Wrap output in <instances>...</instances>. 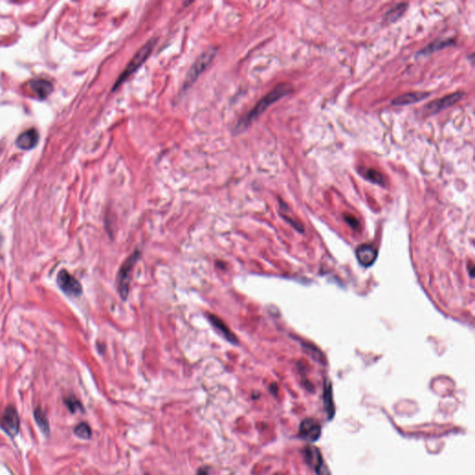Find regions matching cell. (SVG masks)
I'll return each mask as SVG.
<instances>
[{
  "instance_id": "cell-7",
  "label": "cell",
  "mask_w": 475,
  "mask_h": 475,
  "mask_svg": "<svg viewBox=\"0 0 475 475\" xmlns=\"http://www.w3.org/2000/svg\"><path fill=\"white\" fill-rule=\"evenodd\" d=\"M463 96H464L463 92H455L452 94L444 96L441 99L432 101L431 103H429L428 105H426L425 109L430 114L438 113L440 111L447 110V109H449V107L454 105L455 103H457L458 101L462 99Z\"/></svg>"
},
{
  "instance_id": "cell-9",
  "label": "cell",
  "mask_w": 475,
  "mask_h": 475,
  "mask_svg": "<svg viewBox=\"0 0 475 475\" xmlns=\"http://www.w3.org/2000/svg\"><path fill=\"white\" fill-rule=\"evenodd\" d=\"M58 284L60 288L68 295L79 296L82 293V287L79 281L65 270L58 273Z\"/></svg>"
},
{
  "instance_id": "cell-10",
  "label": "cell",
  "mask_w": 475,
  "mask_h": 475,
  "mask_svg": "<svg viewBox=\"0 0 475 475\" xmlns=\"http://www.w3.org/2000/svg\"><path fill=\"white\" fill-rule=\"evenodd\" d=\"M207 318L209 322L211 323L212 326L217 331V333L222 336L223 338L227 341L228 343L232 344H237L239 340L235 333L231 332V330L227 326L226 323L222 320L220 317H217L214 314H208Z\"/></svg>"
},
{
  "instance_id": "cell-26",
  "label": "cell",
  "mask_w": 475,
  "mask_h": 475,
  "mask_svg": "<svg viewBox=\"0 0 475 475\" xmlns=\"http://www.w3.org/2000/svg\"><path fill=\"white\" fill-rule=\"evenodd\" d=\"M146 475H149V474H146Z\"/></svg>"
},
{
  "instance_id": "cell-18",
  "label": "cell",
  "mask_w": 475,
  "mask_h": 475,
  "mask_svg": "<svg viewBox=\"0 0 475 475\" xmlns=\"http://www.w3.org/2000/svg\"><path fill=\"white\" fill-rule=\"evenodd\" d=\"M407 8H408V3H399L397 5L394 6L385 14L386 21L389 23L396 22L407 11Z\"/></svg>"
},
{
  "instance_id": "cell-20",
  "label": "cell",
  "mask_w": 475,
  "mask_h": 475,
  "mask_svg": "<svg viewBox=\"0 0 475 475\" xmlns=\"http://www.w3.org/2000/svg\"><path fill=\"white\" fill-rule=\"evenodd\" d=\"M74 433L76 436L82 439H90L92 435L90 425L85 423H81L74 428Z\"/></svg>"
},
{
  "instance_id": "cell-4",
  "label": "cell",
  "mask_w": 475,
  "mask_h": 475,
  "mask_svg": "<svg viewBox=\"0 0 475 475\" xmlns=\"http://www.w3.org/2000/svg\"><path fill=\"white\" fill-rule=\"evenodd\" d=\"M216 54H217V49L215 48H209L204 52L201 53L196 60L195 63L192 64L190 71L188 72L185 81H184L183 90H188L190 86H191V85L195 83L196 80L199 78V76L203 73V71L210 65Z\"/></svg>"
},
{
  "instance_id": "cell-12",
  "label": "cell",
  "mask_w": 475,
  "mask_h": 475,
  "mask_svg": "<svg viewBox=\"0 0 475 475\" xmlns=\"http://www.w3.org/2000/svg\"><path fill=\"white\" fill-rule=\"evenodd\" d=\"M431 96L430 92L426 91H417V92H409L407 94L399 96L395 100L392 101V105L394 106H407L411 105L414 103H418L424 101Z\"/></svg>"
},
{
  "instance_id": "cell-25",
  "label": "cell",
  "mask_w": 475,
  "mask_h": 475,
  "mask_svg": "<svg viewBox=\"0 0 475 475\" xmlns=\"http://www.w3.org/2000/svg\"><path fill=\"white\" fill-rule=\"evenodd\" d=\"M277 475H280V474H277Z\"/></svg>"
},
{
  "instance_id": "cell-13",
  "label": "cell",
  "mask_w": 475,
  "mask_h": 475,
  "mask_svg": "<svg viewBox=\"0 0 475 475\" xmlns=\"http://www.w3.org/2000/svg\"><path fill=\"white\" fill-rule=\"evenodd\" d=\"M39 135L35 128H31L26 130L25 132L21 133L16 140V145L18 148L21 150H31L35 148L38 143Z\"/></svg>"
},
{
  "instance_id": "cell-22",
  "label": "cell",
  "mask_w": 475,
  "mask_h": 475,
  "mask_svg": "<svg viewBox=\"0 0 475 475\" xmlns=\"http://www.w3.org/2000/svg\"><path fill=\"white\" fill-rule=\"evenodd\" d=\"M344 220L348 223L349 225L354 228H358V227H360L359 225V222L358 221V219L355 217L351 216V215H344Z\"/></svg>"
},
{
  "instance_id": "cell-5",
  "label": "cell",
  "mask_w": 475,
  "mask_h": 475,
  "mask_svg": "<svg viewBox=\"0 0 475 475\" xmlns=\"http://www.w3.org/2000/svg\"><path fill=\"white\" fill-rule=\"evenodd\" d=\"M304 457L306 461L316 471L317 475H332L331 471L325 463L320 451L313 447L308 446L304 449Z\"/></svg>"
},
{
  "instance_id": "cell-23",
  "label": "cell",
  "mask_w": 475,
  "mask_h": 475,
  "mask_svg": "<svg viewBox=\"0 0 475 475\" xmlns=\"http://www.w3.org/2000/svg\"><path fill=\"white\" fill-rule=\"evenodd\" d=\"M209 474V469L207 467H202L200 470H198L197 475H208Z\"/></svg>"
},
{
  "instance_id": "cell-19",
  "label": "cell",
  "mask_w": 475,
  "mask_h": 475,
  "mask_svg": "<svg viewBox=\"0 0 475 475\" xmlns=\"http://www.w3.org/2000/svg\"><path fill=\"white\" fill-rule=\"evenodd\" d=\"M35 420H36V422H37V425L42 430L43 432L48 433V430H49L48 419L46 417V414H45L40 408H37V409H36V411H35Z\"/></svg>"
},
{
  "instance_id": "cell-16",
  "label": "cell",
  "mask_w": 475,
  "mask_h": 475,
  "mask_svg": "<svg viewBox=\"0 0 475 475\" xmlns=\"http://www.w3.org/2000/svg\"><path fill=\"white\" fill-rule=\"evenodd\" d=\"M31 90L37 94L40 99L47 98L52 92L53 86L50 82L44 79H35L30 82Z\"/></svg>"
},
{
  "instance_id": "cell-1",
  "label": "cell",
  "mask_w": 475,
  "mask_h": 475,
  "mask_svg": "<svg viewBox=\"0 0 475 475\" xmlns=\"http://www.w3.org/2000/svg\"><path fill=\"white\" fill-rule=\"evenodd\" d=\"M292 86L288 83H281L280 85H277L275 88L271 90L269 94L264 96V98L259 101L254 108L249 111L248 113L241 119L239 124L236 127L237 131H243L245 128L249 127L250 124H252L254 120H256L264 111L272 105L275 102L280 100L281 98L289 95L292 92Z\"/></svg>"
},
{
  "instance_id": "cell-8",
  "label": "cell",
  "mask_w": 475,
  "mask_h": 475,
  "mask_svg": "<svg viewBox=\"0 0 475 475\" xmlns=\"http://www.w3.org/2000/svg\"><path fill=\"white\" fill-rule=\"evenodd\" d=\"M0 424L6 433L11 436L16 435L20 428V419L15 407H8L6 408L0 419Z\"/></svg>"
},
{
  "instance_id": "cell-11",
  "label": "cell",
  "mask_w": 475,
  "mask_h": 475,
  "mask_svg": "<svg viewBox=\"0 0 475 475\" xmlns=\"http://www.w3.org/2000/svg\"><path fill=\"white\" fill-rule=\"evenodd\" d=\"M359 264L363 266H370L377 259L378 251L371 244H362L355 251Z\"/></svg>"
},
{
  "instance_id": "cell-6",
  "label": "cell",
  "mask_w": 475,
  "mask_h": 475,
  "mask_svg": "<svg viewBox=\"0 0 475 475\" xmlns=\"http://www.w3.org/2000/svg\"><path fill=\"white\" fill-rule=\"evenodd\" d=\"M299 435L308 442H317L321 435V425L315 419L306 418L299 426Z\"/></svg>"
},
{
  "instance_id": "cell-2",
  "label": "cell",
  "mask_w": 475,
  "mask_h": 475,
  "mask_svg": "<svg viewBox=\"0 0 475 475\" xmlns=\"http://www.w3.org/2000/svg\"><path fill=\"white\" fill-rule=\"evenodd\" d=\"M157 41H158L157 38H152L138 49V51L134 55V57L131 58V61L128 63L127 67L124 70V72L117 79L112 87V91H115L118 87H120V85H123L137 71V69L147 61V58L153 52V48H155Z\"/></svg>"
},
{
  "instance_id": "cell-17",
  "label": "cell",
  "mask_w": 475,
  "mask_h": 475,
  "mask_svg": "<svg viewBox=\"0 0 475 475\" xmlns=\"http://www.w3.org/2000/svg\"><path fill=\"white\" fill-rule=\"evenodd\" d=\"M358 172L364 180H368L370 183H373L376 185H385V180L383 175L377 170L368 168V167H359Z\"/></svg>"
},
{
  "instance_id": "cell-14",
  "label": "cell",
  "mask_w": 475,
  "mask_h": 475,
  "mask_svg": "<svg viewBox=\"0 0 475 475\" xmlns=\"http://www.w3.org/2000/svg\"><path fill=\"white\" fill-rule=\"evenodd\" d=\"M456 40L454 38H437L432 43H430L425 48L420 50L418 55L421 56H428L436 51H440L444 48H449L455 46Z\"/></svg>"
},
{
  "instance_id": "cell-21",
  "label": "cell",
  "mask_w": 475,
  "mask_h": 475,
  "mask_svg": "<svg viewBox=\"0 0 475 475\" xmlns=\"http://www.w3.org/2000/svg\"><path fill=\"white\" fill-rule=\"evenodd\" d=\"M65 404L66 406L68 407L69 409L72 412H76L77 410H82V405L76 398L74 397H68L66 400H65Z\"/></svg>"
},
{
  "instance_id": "cell-24",
  "label": "cell",
  "mask_w": 475,
  "mask_h": 475,
  "mask_svg": "<svg viewBox=\"0 0 475 475\" xmlns=\"http://www.w3.org/2000/svg\"><path fill=\"white\" fill-rule=\"evenodd\" d=\"M270 391H272L273 394H277V392H278V387H277L276 384H273V385L270 387Z\"/></svg>"
},
{
  "instance_id": "cell-15",
  "label": "cell",
  "mask_w": 475,
  "mask_h": 475,
  "mask_svg": "<svg viewBox=\"0 0 475 475\" xmlns=\"http://www.w3.org/2000/svg\"><path fill=\"white\" fill-rule=\"evenodd\" d=\"M323 405L328 420L332 421L335 415V406L333 402V387L329 380H325L323 391Z\"/></svg>"
},
{
  "instance_id": "cell-3",
  "label": "cell",
  "mask_w": 475,
  "mask_h": 475,
  "mask_svg": "<svg viewBox=\"0 0 475 475\" xmlns=\"http://www.w3.org/2000/svg\"><path fill=\"white\" fill-rule=\"evenodd\" d=\"M140 257V252L136 250L122 264L119 272L117 274L116 285L118 291L123 300H127L129 294V286L131 281L134 266Z\"/></svg>"
}]
</instances>
